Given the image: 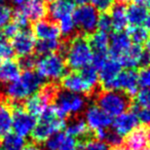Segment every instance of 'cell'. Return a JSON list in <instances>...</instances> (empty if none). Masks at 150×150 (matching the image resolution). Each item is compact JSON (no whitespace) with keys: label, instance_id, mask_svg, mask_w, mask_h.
I'll list each match as a JSON object with an SVG mask.
<instances>
[{"label":"cell","instance_id":"cell-10","mask_svg":"<svg viewBox=\"0 0 150 150\" xmlns=\"http://www.w3.org/2000/svg\"><path fill=\"white\" fill-rule=\"evenodd\" d=\"M61 86L65 91L77 95H82L86 98H88L96 93L95 92L96 88H92L90 84L86 83L78 71L66 73L61 78Z\"/></svg>","mask_w":150,"mask_h":150},{"label":"cell","instance_id":"cell-55","mask_svg":"<svg viewBox=\"0 0 150 150\" xmlns=\"http://www.w3.org/2000/svg\"><path fill=\"white\" fill-rule=\"evenodd\" d=\"M146 150H150V149H146Z\"/></svg>","mask_w":150,"mask_h":150},{"label":"cell","instance_id":"cell-26","mask_svg":"<svg viewBox=\"0 0 150 150\" xmlns=\"http://www.w3.org/2000/svg\"><path fill=\"white\" fill-rule=\"evenodd\" d=\"M25 146V138L16 133H8L0 141V150H23Z\"/></svg>","mask_w":150,"mask_h":150},{"label":"cell","instance_id":"cell-52","mask_svg":"<svg viewBox=\"0 0 150 150\" xmlns=\"http://www.w3.org/2000/svg\"><path fill=\"white\" fill-rule=\"evenodd\" d=\"M119 3H121V4H123V3H127V2H131L132 0H117Z\"/></svg>","mask_w":150,"mask_h":150},{"label":"cell","instance_id":"cell-7","mask_svg":"<svg viewBox=\"0 0 150 150\" xmlns=\"http://www.w3.org/2000/svg\"><path fill=\"white\" fill-rule=\"evenodd\" d=\"M99 17V11L90 4H80L72 13L76 28L84 34H92L96 31Z\"/></svg>","mask_w":150,"mask_h":150},{"label":"cell","instance_id":"cell-46","mask_svg":"<svg viewBox=\"0 0 150 150\" xmlns=\"http://www.w3.org/2000/svg\"><path fill=\"white\" fill-rule=\"evenodd\" d=\"M9 1H11L15 6H19V7H22L27 2V0H9Z\"/></svg>","mask_w":150,"mask_h":150},{"label":"cell","instance_id":"cell-22","mask_svg":"<svg viewBox=\"0 0 150 150\" xmlns=\"http://www.w3.org/2000/svg\"><path fill=\"white\" fill-rule=\"evenodd\" d=\"M21 67L16 60H7L0 63V82L9 83L15 81L21 75Z\"/></svg>","mask_w":150,"mask_h":150},{"label":"cell","instance_id":"cell-44","mask_svg":"<svg viewBox=\"0 0 150 150\" xmlns=\"http://www.w3.org/2000/svg\"><path fill=\"white\" fill-rule=\"evenodd\" d=\"M23 150H43V149L40 148L36 143H29L23 148Z\"/></svg>","mask_w":150,"mask_h":150},{"label":"cell","instance_id":"cell-20","mask_svg":"<svg viewBox=\"0 0 150 150\" xmlns=\"http://www.w3.org/2000/svg\"><path fill=\"white\" fill-rule=\"evenodd\" d=\"M125 147L129 150H146L147 146V129L145 125L137 127L125 136Z\"/></svg>","mask_w":150,"mask_h":150},{"label":"cell","instance_id":"cell-34","mask_svg":"<svg viewBox=\"0 0 150 150\" xmlns=\"http://www.w3.org/2000/svg\"><path fill=\"white\" fill-rule=\"evenodd\" d=\"M135 105L142 108L150 109V88H143L136 94Z\"/></svg>","mask_w":150,"mask_h":150},{"label":"cell","instance_id":"cell-25","mask_svg":"<svg viewBox=\"0 0 150 150\" xmlns=\"http://www.w3.org/2000/svg\"><path fill=\"white\" fill-rule=\"evenodd\" d=\"M148 16V11L146 7H143L138 4H131L127 8V24L134 26H141L144 23L145 19Z\"/></svg>","mask_w":150,"mask_h":150},{"label":"cell","instance_id":"cell-29","mask_svg":"<svg viewBox=\"0 0 150 150\" xmlns=\"http://www.w3.org/2000/svg\"><path fill=\"white\" fill-rule=\"evenodd\" d=\"M127 33L131 41L134 42V44H138V45H141L149 37L147 30L142 26H134V27L129 28Z\"/></svg>","mask_w":150,"mask_h":150},{"label":"cell","instance_id":"cell-2","mask_svg":"<svg viewBox=\"0 0 150 150\" xmlns=\"http://www.w3.org/2000/svg\"><path fill=\"white\" fill-rule=\"evenodd\" d=\"M44 84V79L33 70L24 71L15 81L6 84L2 95L11 103H21L37 93Z\"/></svg>","mask_w":150,"mask_h":150},{"label":"cell","instance_id":"cell-45","mask_svg":"<svg viewBox=\"0 0 150 150\" xmlns=\"http://www.w3.org/2000/svg\"><path fill=\"white\" fill-rule=\"evenodd\" d=\"M135 1H136V4L141 5L143 7L150 6V0H135Z\"/></svg>","mask_w":150,"mask_h":150},{"label":"cell","instance_id":"cell-38","mask_svg":"<svg viewBox=\"0 0 150 150\" xmlns=\"http://www.w3.org/2000/svg\"><path fill=\"white\" fill-rule=\"evenodd\" d=\"M18 62H19V65H20V67H21V69H23L24 71H30L35 68L37 59L34 56H32V54H30V56L22 57Z\"/></svg>","mask_w":150,"mask_h":150},{"label":"cell","instance_id":"cell-32","mask_svg":"<svg viewBox=\"0 0 150 150\" xmlns=\"http://www.w3.org/2000/svg\"><path fill=\"white\" fill-rule=\"evenodd\" d=\"M58 26H59V29H60L61 35H63L64 37L67 38L73 37V35L75 34V31L77 29L76 26H75L74 20H73L72 16L60 20Z\"/></svg>","mask_w":150,"mask_h":150},{"label":"cell","instance_id":"cell-48","mask_svg":"<svg viewBox=\"0 0 150 150\" xmlns=\"http://www.w3.org/2000/svg\"><path fill=\"white\" fill-rule=\"evenodd\" d=\"M145 46H146V52H148V54H150V36L147 38V40L145 41Z\"/></svg>","mask_w":150,"mask_h":150},{"label":"cell","instance_id":"cell-31","mask_svg":"<svg viewBox=\"0 0 150 150\" xmlns=\"http://www.w3.org/2000/svg\"><path fill=\"white\" fill-rule=\"evenodd\" d=\"M77 150H110V148L104 142L91 138L88 140L78 141Z\"/></svg>","mask_w":150,"mask_h":150},{"label":"cell","instance_id":"cell-1","mask_svg":"<svg viewBox=\"0 0 150 150\" xmlns=\"http://www.w3.org/2000/svg\"><path fill=\"white\" fill-rule=\"evenodd\" d=\"M66 64L72 71H79L91 65L93 60V50L88 38L84 35H75L69 41L62 43L60 52Z\"/></svg>","mask_w":150,"mask_h":150},{"label":"cell","instance_id":"cell-40","mask_svg":"<svg viewBox=\"0 0 150 150\" xmlns=\"http://www.w3.org/2000/svg\"><path fill=\"white\" fill-rule=\"evenodd\" d=\"M93 6L98 11L106 13L114 5V0H92Z\"/></svg>","mask_w":150,"mask_h":150},{"label":"cell","instance_id":"cell-53","mask_svg":"<svg viewBox=\"0 0 150 150\" xmlns=\"http://www.w3.org/2000/svg\"><path fill=\"white\" fill-rule=\"evenodd\" d=\"M5 2H6V0H0V5H4Z\"/></svg>","mask_w":150,"mask_h":150},{"label":"cell","instance_id":"cell-15","mask_svg":"<svg viewBox=\"0 0 150 150\" xmlns=\"http://www.w3.org/2000/svg\"><path fill=\"white\" fill-rule=\"evenodd\" d=\"M33 34L39 38V40H59L61 36L59 26L48 20L36 22L33 26Z\"/></svg>","mask_w":150,"mask_h":150},{"label":"cell","instance_id":"cell-14","mask_svg":"<svg viewBox=\"0 0 150 150\" xmlns=\"http://www.w3.org/2000/svg\"><path fill=\"white\" fill-rule=\"evenodd\" d=\"M112 127L113 131L123 137L127 136L133 129L139 127V120L135 112L133 110H129L115 117V119L112 121Z\"/></svg>","mask_w":150,"mask_h":150},{"label":"cell","instance_id":"cell-17","mask_svg":"<svg viewBox=\"0 0 150 150\" xmlns=\"http://www.w3.org/2000/svg\"><path fill=\"white\" fill-rule=\"evenodd\" d=\"M21 11L28 21L35 23L43 20L47 15V7L44 0H27V2L21 7Z\"/></svg>","mask_w":150,"mask_h":150},{"label":"cell","instance_id":"cell-50","mask_svg":"<svg viewBox=\"0 0 150 150\" xmlns=\"http://www.w3.org/2000/svg\"><path fill=\"white\" fill-rule=\"evenodd\" d=\"M112 150H129V149H127V148L125 147V146L120 145V146H117V147L112 148Z\"/></svg>","mask_w":150,"mask_h":150},{"label":"cell","instance_id":"cell-27","mask_svg":"<svg viewBox=\"0 0 150 150\" xmlns=\"http://www.w3.org/2000/svg\"><path fill=\"white\" fill-rule=\"evenodd\" d=\"M109 38L108 33L105 32L97 31L92 33V36L88 38V42L93 52H108Z\"/></svg>","mask_w":150,"mask_h":150},{"label":"cell","instance_id":"cell-41","mask_svg":"<svg viewBox=\"0 0 150 150\" xmlns=\"http://www.w3.org/2000/svg\"><path fill=\"white\" fill-rule=\"evenodd\" d=\"M2 30L3 31L1 32V33H2L6 38H13L22 29L15 23V22L11 21V22H9Z\"/></svg>","mask_w":150,"mask_h":150},{"label":"cell","instance_id":"cell-51","mask_svg":"<svg viewBox=\"0 0 150 150\" xmlns=\"http://www.w3.org/2000/svg\"><path fill=\"white\" fill-rule=\"evenodd\" d=\"M147 143H148V146L150 148V127L147 129Z\"/></svg>","mask_w":150,"mask_h":150},{"label":"cell","instance_id":"cell-6","mask_svg":"<svg viewBox=\"0 0 150 150\" xmlns=\"http://www.w3.org/2000/svg\"><path fill=\"white\" fill-rule=\"evenodd\" d=\"M57 112L62 118L67 119L71 116L79 115L86 106V97L74 94L65 90H60L54 100Z\"/></svg>","mask_w":150,"mask_h":150},{"label":"cell","instance_id":"cell-16","mask_svg":"<svg viewBox=\"0 0 150 150\" xmlns=\"http://www.w3.org/2000/svg\"><path fill=\"white\" fill-rule=\"evenodd\" d=\"M132 45V41L129 39L127 33L125 32H116L109 38V48L108 52L112 59H118L125 52H127Z\"/></svg>","mask_w":150,"mask_h":150},{"label":"cell","instance_id":"cell-35","mask_svg":"<svg viewBox=\"0 0 150 150\" xmlns=\"http://www.w3.org/2000/svg\"><path fill=\"white\" fill-rule=\"evenodd\" d=\"M131 109L137 115L139 122H141L143 125H150V109L142 108V107H139L137 105H133Z\"/></svg>","mask_w":150,"mask_h":150},{"label":"cell","instance_id":"cell-37","mask_svg":"<svg viewBox=\"0 0 150 150\" xmlns=\"http://www.w3.org/2000/svg\"><path fill=\"white\" fill-rule=\"evenodd\" d=\"M139 86L143 88H150V66L143 68L138 73Z\"/></svg>","mask_w":150,"mask_h":150},{"label":"cell","instance_id":"cell-3","mask_svg":"<svg viewBox=\"0 0 150 150\" xmlns=\"http://www.w3.org/2000/svg\"><path fill=\"white\" fill-rule=\"evenodd\" d=\"M65 127L66 119L58 114L54 105H50L39 115V119L31 133V138L36 144L44 143L50 136L61 132Z\"/></svg>","mask_w":150,"mask_h":150},{"label":"cell","instance_id":"cell-8","mask_svg":"<svg viewBox=\"0 0 150 150\" xmlns=\"http://www.w3.org/2000/svg\"><path fill=\"white\" fill-rule=\"evenodd\" d=\"M13 105V132L25 138L31 135L37 123L36 116L30 114L24 109L22 103H11Z\"/></svg>","mask_w":150,"mask_h":150},{"label":"cell","instance_id":"cell-18","mask_svg":"<svg viewBox=\"0 0 150 150\" xmlns=\"http://www.w3.org/2000/svg\"><path fill=\"white\" fill-rule=\"evenodd\" d=\"M13 125V105L0 93V139L11 133Z\"/></svg>","mask_w":150,"mask_h":150},{"label":"cell","instance_id":"cell-36","mask_svg":"<svg viewBox=\"0 0 150 150\" xmlns=\"http://www.w3.org/2000/svg\"><path fill=\"white\" fill-rule=\"evenodd\" d=\"M13 11L7 5H0V30L3 29L13 19Z\"/></svg>","mask_w":150,"mask_h":150},{"label":"cell","instance_id":"cell-24","mask_svg":"<svg viewBox=\"0 0 150 150\" xmlns=\"http://www.w3.org/2000/svg\"><path fill=\"white\" fill-rule=\"evenodd\" d=\"M109 17L112 24V29H114L116 32H121L123 29H125L127 25V8L125 5L121 3L114 4L111 7V13Z\"/></svg>","mask_w":150,"mask_h":150},{"label":"cell","instance_id":"cell-42","mask_svg":"<svg viewBox=\"0 0 150 150\" xmlns=\"http://www.w3.org/2000/svg\"><path fill=\"white\" fill-rule=\"evenodd\" d=\"M13 22H15L22 30L23 29H26L27 28V25H28V19L26 18V16L23 13V11L21 9L17 11L13 15Z\"/></svg>","mask_w":150,"mask_h":150},{"label":"cell","instance_id":"cell-49","mask_svg":"<svg viewBox=\"0 0 150 150\" xmlns=\"http://www.w3.org/2000/svg\"><path fill=\"white\" fill-rule=\"evenodd\" d=\"M92 0H74V2L79 3V4H88V2H90Z\"/></svg>","mask_w":150,"mask_h":150},{"label":"cell","instance_id":"cell-5","mask_svg":"<svg viewBox=\"0 0 150 150\" xmlns=\"http://www.w3.org/2000/svg\"><path fill=\"white\" fill-rule=\"evenodd\" d=\"M35 68L43 79L56 82L66 74L67 64L61 52H54L37 59Z\"/></svg>","mask_w":150,"mask_h":150},{"label":"cell","instance_id":"cell-11","mask_svg":"<svg viewBox=\"0 0 150 150\" xmlns=\"http://www.w3.org/2000/svg\"><path fill=\"white\" fill-rule=\"evenodd\" d=\"M84 120L90 131L96 133L101 129H108L112 125L113 119L97 105H91L84 113Z\"/></svg>","mask_w":150,"mask_h":150},{"label":"cell","instance_id":"cell-4","mask_svg":"<svg viewBox=\"0 0 150 150\" xmlns=\"http://www.w3.org/2000/svg\"><path fill=\"white\" fill-rule=\"evenodd\" d=\"M96 105L111 117H116L131 109L133 99L119 91L103 90L96 93Z\"/></svg>","mask_w":150,"mask_h":150},{"label":"cell","instance_id":"cell-9","mask_svg":"<svg viewBox=\"0 0 150 150\" xmlns=\"http://www.w3.org/2000/svg\"><path fill=\"white\" fill-rule=\"evenodd\" d=\"M138 88H139L138 73L136 72V70L125 69L121 70L112 81L103 88V90L119 91L133 98L138 93Z\"/></svg>","mask_w":150,"mask_h":150},{"label":"cell","instance_id":"cell-13","mask_svg":"<svg viewBox=\"0 0 150 150\" xmlns=\"http://www.w3.org/2000/svg\"><path fill=\"white\" fill-rule=\"evenodd\" d=\"M67 119L68 120L66 121V127H65L67 135L75 138L77 141L94 138L93 132L90 131V129L86 125V120L81 116L75 115V116H71Z\"/></svg>","mask_w":150,"mask_h":150},{"label":"cell","instance_id":"cell-43","mask_svg":"<svg viewBox=\"0 0 150 150\" xmlns=\"http://www.w3.org/2000/svg\"><path fill=\"white\" fill-rule=\"evenodd\" d=\"M148 66H150V54H148L146 50H144L143 54H142V56H141V59H140L139 68L143 69Z\"/></svg>","mask_w":150,"mask_h":150},{"label":"cell","instance_id":"cell-30","mask_svg":"<svg viewBox=\"0 0 150 150\" xmlns=\"http://www.w3.org/2000/svg\"><path fill=\"white\" fill-rule=\"evenodd\" d=\"M78 72L80 73L82 78L86 80V83L90 84L92 88H97L99 82V73L95 67H93L92 65H88V66L82 68L81 70H79Z\"/></svg>","mask_w":150,"mask_h":150},{"label":"cell","instance_id":"cell-47","mask_svg":"<svg viewBox=\"0 0 150 150\" xmlns=\"http://www.w3.org/2000/svg\"><path fill=\"white\" fill-rule=\"evenodd\" d=\"M143 25H144V28H145V29L147 30L148 33H149L150 32V15L147 16V18H146L145 21H144Z\"/></svg>","mask_w":150,"mask_h":150},{"label":"cell","instance_id":"cell-28","mask_svg":"<svg viewBox=\"0 0 150 150\" xmlns=\"http://www.w3.org/2000/svg\"><path fill=\"white\" fill-rule=\"evenodd\" d=\"M61 46H62V42H60L59 40H39L38 42H36L34 52H36L37 56L43 57L57 52H59Z\"/></svg>","mask_w":150,"mask_h":150},{"label":"cell","instance_id":"cell-23","mask_svg":"<svg viewBox=\"0 0 150 150\" xmlns=\"http://www.w3.org/2000/svg\"><path fill=\"white\" fill-rule=\"evenodd\" d=\"M143 52L144 50L141 45L132 44L131 47L127 50V52H125L121 57H119L117 61L120 63L121 67L135 70L136 68H139L140 59H141Z\"/></svg>","mask_w":150,"mask_h":150},{"label":"cell","instance_id":"cell-33","mask_svg":"<svg viewBox=\"0 0 150 150\" xmlns=\"http://www.w3.org/2000/svg\"><path fill=\"white\" fill-rule=\"evenodd\" d=\"M15 52L7 38L0 32V63L13 59Z\"/></svg>","mask_w":150,"mask_h":150},{"label":"cell","instance_id":"cell-19","mask_svg":"<svg viewBox=\"0 0 150 150\" xmlns=\"http://www.w3.org/2000/svg\"><path fill=\"white\" fill-rule=\"evenodd\" d=\"M75 9V3L72 0H56L50 3L47 13L52 21H60L64 18L72 16Z\"/></svg>","mask_w":150,"mask_h":150},{"label":"cell","instance_id":"cell-54","mask_svg":"<svg viewBox=\"0 0 150 150\" xmlns=\"http://www.w3.org/2000/svg\"><path fill=\"white\" fill-rule=\"evenodd\" d=\"M44 1H47V2H54V1H56V0H44Z\"/></svg>","mask_w":150,"mask_h":150},{"label":"cell","instance_id":"cell-39","mask_svg":"<svg viewBox=\"0 0 150 150\" xmlns=\"http://www.w3.org/2000/svg\"><path fill=\"white\" fill-rule=\"evenodd\" d=\"M97 29H98V31L105 32V33H108L109 31L112 30V24H111V20H110L109 15L104 13V15L99 17L98 27H97Z\"/></svg>","mask_w":150,"mask_h":150},{"label":"cell","instance_id":"cell-12","mask_svg":"<svg viewBox=\"0 0 150 150\" xmlns=\"http://www.w3.org/2000/svg\"><path fill=\"white\" fill-rule=\"evenodd\" d=\"M36 40L33 32L28 29H23L13 38L11 46L16 54L22 57L30 56L35 50Z\"/></svg>","mask_w":150,"mask_h":150},{"label":"cell","instance_id":"cell-21","mask_svg":"<svg viewBox=\"0 0 150 150\" xmlns=\"http://www.w3.org/2000/svg\"><path fill=\"white\" fill-rule=\"evenodd\" d=\"M121 65L116 59H108L105 62V64L98 70L99 73V80L101 81L102 88L106 86L109 82H111L118 73L121 71Z\"/></svg>","mask_w":150,"mask_h":150}]
</instances>
